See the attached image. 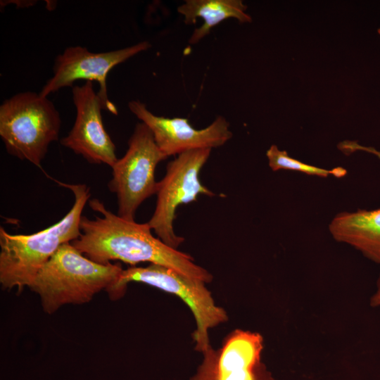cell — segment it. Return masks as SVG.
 Wrapping results in <instances>:
<instances>
[{
	"label": "cell",
	"mask_w": 380,
	"mask_h": 380,
	"mask_svg": "<svg viewBox=\"0 0 380 380\" xmlns=\"http://www.w3.org/2000/svg\"><path fill=\"white\" fill-rule=\"evenodd\" d=\"M89 205L102 216L94 220L82 216L81 235L70 243L90 260L101 264L120 260L131 265L148 262L169 267L205 283L212 281L213 275L196 265L190 255L155 237L147 222L125 220L97 198L89 200Z\"/></svg>",
	"instance_id": "cell-1"
},
{
	"label": "cell",
	"mask_w": 380,
	"mask_h": 380,
	"mask_svg": "<svg viewBox=\"0 0 380 380\" xmlns=\"http://www.w3.org/2000/svg\"><path fill=\"white\" fill-rule=\"evenodd\" d=\"M122 270L120 264L96 262L65 243L42 268L30 289L39 296L43 310L51 315L65 305L89 303L113 286Z\"/></svg>",
	"instance_id": "cell-2"
},
{
	"label": "cell",
	"mask_w": 380,
	"mask_h": 380,
	"mask_svg": "<svg viewBox=\"0 0 380 380\" xmlns=\"http://www.w3.org/2000/svg\"><path fill=\"white\" fill-rule=\"evenodd\" d=\"M61 126L59 112L40 93L19 92L0 106V137L7 153L38 167Z\"/></svg>",
	"instance_id": "cell-3"
},
{
	"label": "cell",
	"mask_w": 380,
	"mask_h": 380,
	"mask_svg": "<svg viewBox=\"0 0 380 380\" xmlns=\"http://www.w3.org/2000/svg\"><path fill=\"white\" fill-rule=\"evenodd\" d=\"M130 282L148 284L180 298L191 310L196 323L192 336L195 350L203 353L210 345L208 331L228 320L224 308L216 305L205 282L172 268L158 264L123 270L118 280L106 291L110 300L121 298Z\"/></svg>",
	"instance_id": "cell-4"
},
{
	"label": "cell",
	"mask_w": 380,
	"mask_h": 380,
	"mask_svg": "<svg viewBox=\"0 0 380 380\" xmlns=\"http://www.w3.org/2000/svg\"><path fill=\"white\" fill-rule=\"evenodd\" d=\"M167 158L150 129L144 122H138L128 140L125 154L111 167L113 177L108 184L109 190L117 196L118 216L134 220L140 205L156 194V168Z\"/></svg>",
	"instance_id": "cell-5"
},
{
	"label": "cell",
	"mask_w": 380,
	"mask_h": 380,
	"mask_svg": "<svg viewBox=\"0 0 380 380\" xmlns=\"http://www.w3.org/2000/svg\"><path fill=\"white\" fill-rule=\"evenodd\" d=\"M211 151V148H201L179 154L168 163L165 176L158 182L156 208L147 223L158 238L173 248L177 249L184 241L175 234L173 227L178 206L196 201L201 194L215 195L199 179V173Z\"/></svg>",
	"instance_id": "cell-6"
},
{
	"label": "cell",
	"mask_w": 380,
	"mask_h": 380,
	"mask_svg": "<svg viewBox=\"0 0 380 380\" xmlns=\"http://www.w3.org/2000/svg\"><path fill=\"white\" fill-rule=\"evenodd\" d=\"M151 46L148 42L144 41L123 49L101 53L91 52L80 46H69L55 58L53 76L46 81L39 93L48 97L59 89L72 87L77 80L95 81L99 84L98 94L104 109L118 115L116 106L108 96V74L115 66Z\"/></svg>",
	"instance_id": "cell-7"
},
{
	"label": "cell",
	"mask_w": 380,
	"mask_h": 380,
	"mask_svg": "<svg viewBox=\"0 0 380 380\" xmlns=\"http://www.w3.org/2000/svg\"><path fill=\"white\" fill-rule=\"evenodd\" d=\"M264 340L258 332L235 329L215 350L210 346L189 380H275L261 360Z\"/></svg>",
	"instance_id": "cell-8"
},
{
	"label": "cell",
	"mask_w": 380,
	"mask_h": 380,
	"mask_svg": "<svg viewBox=\"0 0 380 380\" xmlns=\"http://www.w3.org/2000/svg\"><path fill=\"white\" fill-rule=\"evenodd\" d=\"M63 244L54 227L30 234H11L0 227V283L4 289L30 287L37 274Z\"/></svg>",
	"instance_id": "cell-9"
},
{
	"label": "cell",
	"mask_w": 380,
	"mask_h": 380,
	"mask_svg": "<svg viewBox=\"0 0 380 380\" xmlns=\"http://www.w3.org/2000/svg\"><path fill=\"white\" fill-rule=\"evenodd\" d=\"M72 93L75 120L68 134L61 139V145L90 163H103L112 167L118 160L116 148L105 129L101 116L104 106L92 82L75 85Z\"/></svg>",
	"instance_id": "cell-10"
},
{
	"label": "cell",
	"mask_w": 380,
	"mask_h": 380,
	"mask_svg": "<svg viewBox=\"0 0 380 380\" xmlns=\"http://www.w3.org/2000/svg\"><path fill=\"white\" fill-rule=\"evenodd\" d=\"M128 108L150 129L158 146L167 157L191 150L217 148L233 135L229 122L222 116L217 117L208 127L197 129L186 118L153 114L140 101H129Z\"/></svg>",
	"instance_id": "cell-11"
},
{
	"label": "cell",
	"mask_w": 380,
	"mask_h": 380,
	"mask_svg": "<svg viewBox=\"0 0 380 380\" xmlns=\"http://www.w3.org/2000/svg\"><path fill=\"white\" fill-rule=\"evenodd\" d=\"M333 238L348 243L380 264V208L341 212L329 226Z\"/></svg>",
	"instance_id": "cell-12"
},
{
	"label": "cell",
	"mask_w": 380,
	"mask_h": 380,
	"mask_svg": "<svg viewBox=\"0 0 380 380\" xmlns=\"http://www.w3.org/2000/svg\"><path fill=\"white\" fill-rule=\"evenodd\" d=\"M246 9L247 6L240 0H186L177 10L184 16L186 25L194 24L198 18L203 20L202 26L195 29L189 39L190 44H195L207 36L212 28L227 19L251 23L252 18L246 12Z\"/></svg>",
	"instance_id": "cell-13"
},
{
	"label": "cell",
	"mask_w": 380,
	"mask_h": 380,
	"mask_svg": "<svg viewBox=\"0 0 380 380\" xmlns=\"http://www.w3.org/2000/svg\"><path fill=\"white\" fill-rule=\"evenodd\" d=\"M57 182L71 190L75 196V202L70 211L60 221L53 224L63 243H71L81 235L82 212L89 201L90 190L86 184Z\"/></svg>",
	"instance_id": "cell-14"
},
{
	"label": "cell",
	"mask_w": 380,
	"mask_h": 380,
	"mask_svg": "<svg viewBox=\"0 0 380 380\" xmlns=\"http://www.w3.org/2000/svg\"><path fill=\"white\" fill-rule=\"evenodd\" d=\"M266 156L268 160L269 166L273 171L289 170L322 177H327L329 175L342 177L347 173V171L341 167L332 170H327L308 165L290 157L286 151L279 150L274 144L272 145L267 151Z\"/></svg>",
	"instance_id": "cell-15"
},
{
	"label": "cell",
	"mask_w": 380,
	"mask_h": 380,
	"mask_svg": "<svg viewBox=\"0 0 380 380\" xmlns=\"http://www.w3.org/2000/svg\"><path fill=\"white\" fill-rule=\"evenodd\" d=\"M370 305L372 307L380 306V274L377 281L376 290L370 299Z\"/></svg>",
	"instance_id": "cell-16"
},
{
	"label": "cell",
	"mask_w": 380,
	"mask_h": 380,
	"mask_svg": "<svg viewBox=\"0 0 380 380\" xmlns=\"http://www.w3.org/2000/svg\"><path fill=\"white\" fill-rule=\"evenodd\" d=\"M377 32H378L379 34L380 35V28L378 29Z\"/></svg>",
	"instance_id": "cell-17"
}]
</instances>
